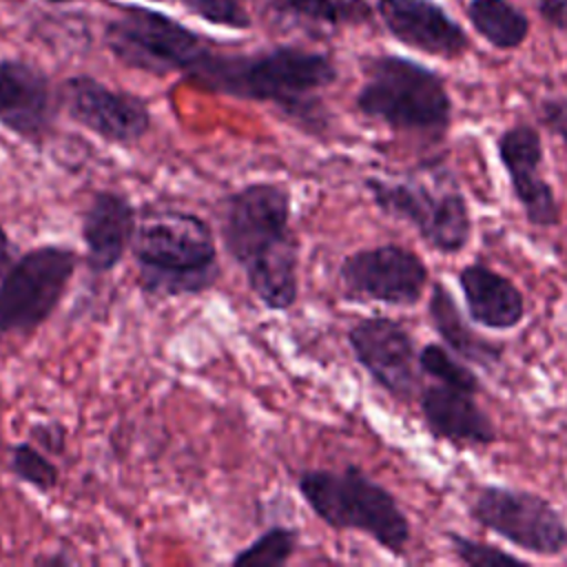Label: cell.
I'll use <instances>...</instances> for the list:
<instances>
[{"instance_id": "52a82bcc", "label": "cell", "mask_w": 567, "mask_h": 567, "mask_svg": "<svg viewBox=\"0 0 567 567\" xmlns=\"http://www.w3.org/2000/svg\"><path fill=\"white\" fill-rule=\"evenodd\" d=\"M78 268V252L42 244L11 261L0 277V334L27 337L60 306Z\"/></svg>"}, {"instance_id": "7a4b0ae2", "label": "cell", "mask_w": 567, "mask_h": 567, "mask_svg": "<svg viewBox=\"0 0 567 567\" xmlns=\"http://www.w3.org/2000/svg\"><path fill=\"white\" fill-rule=\"evenodd\" d=\"M184 78L202 91L275 104L286 117L317 133L328 122L317 93L334 84L339 71L328 53L284 44L233 55L208 49Z\"/></svg>"}, {"instance_id": "83f0119b", "label": "cell", "mask_w": 567, "mask_h": 567, "mask_svg": "<svg viewBox=\"0 0 567 567\" xmlns=\"http://www.w3.org/2000/svg\"><path fill=\"white\" fill-rule=\"evenodd\" d=\"M31 441L44 452L60 454L64 450V427L60 423H38L31 427Z\"/></svg>"}, {"instance_id": "f1b7e54d", "label": "cell", "mask_w": 567, "mask_h": 567, "mask_svg": "<svg viewBox=\"0 0 567 567\" xmlns=\"http://www.w3.org/2000/svg\"><path fill=\"white\" fill-rule=\"evenodd\" d=\"M538 13L547 24L567 33V0H538Z\"/></svg>"}, {"instance_id": "5b68a950", "label": "cell", "mask_w": 567, "mask_h": 567, "mask_svg": "<svg viewBox=\"0 0 567 567\" xmlns=\"http://www.w3.org/2000/svg\"><path fill=\"white\" fill-rule=\"evenodd\" d=\"M363 75L354 106L368 120L403 133L447 131L452 97L445 80L430 66L403 55H374L363 62Z\"/></svg>"}, {"instance_id": "ffe728a7", "label": "cell", "mask_w": 567, "mask_h": 567, "mask_svg": "<svg viewBox=\"0 0 567 567\" xmlns=\"http://www.w3.org/2000/svg\"><path fill=\"white\" fill-rule=\"evenodd\" d=\"M465 13L474 31L494 49L512 51L529 35L527 16L507 0H470Z\"/></svg>"}, {"instance_id": "d6986e66", "label": "cell", "mask_w": 567, "mask_h": 567, "mask_svg": "<svg viewBox=\"0 0 567 567\" xmlns=\"http://www.w3.org/2000/svg\"><path fill=\"white\" fill-rule=\"evenodd\" d=\"M427 319L434 332L441 337L458 359L492 370L503 359V346L494 343L470 326V319L461 312L456 299L443 281H434L427 297Z\"/></svg>"}, {"instance_id": "5bb4252c", "label": "cell", "mask_w": 567, "mask_h": 567, "mask_svg": "<svg viewBox=\"0 0 567 567\" xmlns=\"http://www.w3.org/2000/svg\"><path fill=\"white\" fill-rule=\"evenodd\" d=\"M377 11L392 38L414 51L458 60L470 49L463 27L434 0H377Z\"/></svg>"}, {"instance_id": "8992f818", "label": "cell", "mask_w": 567, "mask_h": 567, "mask_svg": "<svg viewBox=\"0 0 567 567\" xmlns=\"http://www.w3.org/2000/svg\"><path fill=\"white\" fill-rule=\"evenodd\" d=\"M372 204L388 217L405 221L441 255H461L472 239L470 204L454 184L432 186L421 179L365 177Z\"/></svg>"}, {"instance_id": "ba28073f", "label": "cell", "mask_w": 567, "mask_h": 567, "mask_svg": "<svg viewBox=\"0 0 567 567\" xmlns=\"http://www.w3.org/2000/svg\"><path fill=\"white\" fill-rule=\"evenodd\" d=\"M104 44L122 64L153 75H186L210 49L199 33L175 18L144 7H126L109 20Z\"/></svg>"}, {"instance_id": "7402d4cb", "label": "cell", "mask_w": 567, "mask_h": 567, "mask_svg": "<svg viewBox=\"0 0 567 567\" xmlns=\"http://www.w3.org/2000/svg\"><path fill=\"white\" fill-rule=\"evenodd\" d=\"M299 545V532L286 525H272L264 529L252 543L239 549L233 558V567H281L286 565Z\"/></svg>"}, {"instance_id": "484cf974", "label": "cell", "mask_w": 567, "mask_h": 567, "mask_svg": "<svg viewBox=\"0 0 567 567\" xmlns=\"http://www.w3.org/2000/svg\"><path fill=\"white\" fill-rule=\"evenodd\" d=\"M179 2L204 22L228 27V29L250 27V16L239 0H179Z\"/></svg>"}, {"instance_id": "6da1fadb", "label": "cell", "mask_w": 567, "mask_h": 567, "mask_svg": "<svg viewBox=\"0 0 567 567\" xmlns=\"http://www.w3.org/2000/svg\"><path fill=\"white\" fill-rule=\"evenodd\" d=\"M290 190L252 182L221 199L219 237L244 270L250 292L268 310H288L299 297V244L290 226Z\"/></svg>"}, {"instance_id": "f546056e", "label": "cell", "mask_w": 567, "mask_h": 567, "mask_svg": "<svg viewBox=\"0 0 567 567\" xmlns=\"http://www.w3.org/2000/svg\"><path fill=\"white\" fill-rule=\"evenodd\" d=\"M13 261V250H11V239L7 235V230L0 224V277L7 272V268Z\"/></svg>"}, {"instance_id": "8fae6325", "label": "cell", "mask_w": 567, "mask_h": 567, "mask_svg": "<svg viewBox=\"0 0 567 567\" xmlns=\"http://www.w3.org/2000/svg\"><path fill=\"white\" fill-rule=\"evenodd\" d=\"M354 361L392 399L412 401L419 394V350L412 332L388 315L361 317L346 332Z\"/></svg>"}, {"instance_id": "9a60e30c", "label": "cell", "mask_w": 567, "mask_h": 567, "mask_svg": "<svg viewBox=\"0 0 567 567\" xmlns=\"http://www.w3.org/2000/svg\"><path fill=\"white\" fill-rule=\"evenodd\" d=\"M55 117L49 78L29 62L0 60V126L40 146Z\"/></svg>"}, {"instance_id": "d4e9b609", "label": "cell", "mask_w": 567, "mask_h": 567, "mask_svg": "<svg viewBox=\"0 0 567 567\" xmlns=\"http://www.w3.org/2000/svg\"><path fill=\"white\" fill-rule=\"evenodd\" d=\"M447 545L452 549V554L470 567H501V565H529L525 558H518L492 543L485 540H476L470 536H463L458 532H445Z\"/></svg>"}, {"instance_id": "3957f363", "label": "cell", "mask_w": 567, "mask_h": 567, "mask_svg": "<svg viewBox=\"0 0 567 567\" xmlns=\"http://www.w3.org/2000/svg\"><path fill=\"white\" fill-rule=\"evenodd\" d=\"M131 252L140 288L153 299L195 297L213 288L219 277L213 228L188 210L142 213Z\"/></svg>"}, {"instance_id": "e0dca14e", "label": "cell", "mask_w": 567, "mask_h": 567, "mask_svg": "<svg viewBox=\"0 0 567 567\" xmlns=\"http://www.w3.org/2000/svg\"><path fill=\"white\" fill-rule=\"evenodd\" d=\"M137 226V213L128 197L115 190H97L91 195L82 213V241L86 266L93 275H106L131 250Z\"/></svg>"}, {"instance_id": "4316f807", "label": "cell", "mask_w": 567, "mask_h": 567, "mask_svg": "<svg viewBox=\"0 0 567 567\" xmlns=\"http://www.w3.org/2000/svg\"><path fill=\"white\" fill-rule=\"evenodd\" d=\"M536 117L543 128H547L551 135H556L567 144V97L565 95L543 97L538 102Z\"/></svg>"}, {"instance_id": "cb8c5ba5", "label": "cell", "mask_w": 567, "mask_h": 567, "mask_svg": "<svg viewBox=\"0 0 567 567\" xmlns=\"http://www.w3.org/2000/svg\"><path fill=\"white\" fill-rule=\"evenodd\" d=\"M416 361H419L421 374L439 383H445L472 394H478L483 390L481 379L443 343H425L419 350Z\"/></svg>"}, {"instance_id": "30bf717a", "label": "cell", "mask_w": 567, "mask_h": 567, "mask_svg": "<svg viewBox=\"0 0 567 567\" xmlns=\"http://www.w3.org/2000/svg\"><path fill=\"white\" fill-rule=\"evenodd\" d=\"M427 279L430 270L421 255L403 244L359 248L339 264V284L350 301L410 308L421 301Z\"/></svg>"}, {"instance_id": "4fadbf2b", "label": "cell", "mask_w": 567, "mask_h": 567, "mask_svg": "<svg viewBox=\"0 0 567 567\" xmlns=\"http://www.w3.org/2000/svg\"><path fill=\"white\" fill-rule=\"evenodd\" d=\"M496 153L527 224L536 228L556 226L560 206L554 186L540 173L545 151L538 128L527 122L507 126L496 140Z\"/></svg>"}, {"instance_id": "7c38bea8", "label": "cell", "mask_w": 567, "mask_h": 567, "mask_svg": "<svg viewBox=\"0 0 567 567\" xmlns=\"http://www.w3.org/2000/svg\"><path fill=\"white\" fill-rule=\"evenodd\" d=\"M60 104L73 122L109 144H135L151 131V111L140 95L91 75L69 78L60 86Z\"/></svg>"}, {"instance_id": "277c9868", "label": "cell", "mask_w": 567, "mask_h": 567, "mask_svg": "<svg viewBox=\"0 0 567 567\" xmlns=\"http://www.w3.org/2000/svg\"><path fill=\"white\" fill-rule=\"evenodd\" d=\"M297 489L315 516L337 532H361L388 554L403 558L412 525L396 496L359 465L303 470Z\"/></svg>"}, {"instance_id": "2e32d148", "label": "cell", "mask_w": 567, "mask_h": 567, "mask_svg": "<svg viewBox=\"0 0 567 567\" xmlns=\"http://www.w3.org/2000/svg\"><path fill=\"white\" fill-rule=\"evenodd\" d=\"M416 401L425 430L439 441L456 447H489L498 439L492 416L472 392L434 381L419 388Z\"/></svg>"}, {"instance_id": "9c48e42d", "label": "cell", "mask_w": 567, "mask_h": 567, "mask_svg": "<svg viewBox=\"0 0 567 567\" xmlns=\"http://www.w3.org/2000/svg\"><path fill=\"white\" fill-rule=\"evenodd\" d=\"M470 518L534 556L554 558L567 551V520L545 496L509 487L481 485L467 505Z\"/></svg>"}, {"instance_id": "ac0fdd59", "label": "cell", "mask_w": 567, "mask_h": 567, "mask_svg": "<svg viewBox=\"0 0 567 567\" xmlns=\"http://www.w3.org/2000/svg\"><path fill=\"white\" fill-rule=\"evenodd\" d=\"M465 312L472 323L487 330H512L525 319L520 288L483 261L465 264L456 275Z\"/></svg>"}, {"instance_id": "4dcf8cb0", "label": "cell", "mask_w": 567, "mask_h": 567, "mask_svg": "<svg viewBox=\"0 0 567 567\" xmlns=\"http://www.w3.org/2000/svg\"><path fill=\"white\" fill-rule=\"evenodd\" d=\"M47 2H55V4H62V2H75V0H47Z\"/></svg>"}, {"instance_id": "603a6c76", "label": "cell", "mask_w": 567, "mask_h": 567, "mask_svg": "<svg viewBox=\"0 0 567 567\" xmlns=\"http://www.w3.org/2000/svg\"><path fill=\"white\" fill-rule=\"evenodd\" d=\"M9 472L29 487L47 494L58 487L60 470L33 441H18L7 450Z\"/></svg>"}, {"instance_id": "1f68e13d", "label": "cell", "mask_w": 567, "mask_h": 567, "mask_svg": "<svg viewBox=\"0 0 567 567\" xmlns=\"http://www.w3.org/2000/svg\"><path fill=\"white\" fill-rule=\"evenodd\" d=\"M151 2H164V0H151Z\"/></svg>"}, {"instance_id": "44dd1931", "label": "cell", "mask_w": 567, "mask_h": 567, "mask_svg": "<svg viewBox=\"0 0 567 567\" xmlns=\"http://www.w3.org/2000/svg\"><path fill=\"white\" fill-rule=\"evenodd\" d=\"M270 9L328 27H359L372 20L368 0H268Z\"/></svg>"}]
</instances>
